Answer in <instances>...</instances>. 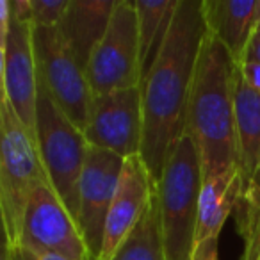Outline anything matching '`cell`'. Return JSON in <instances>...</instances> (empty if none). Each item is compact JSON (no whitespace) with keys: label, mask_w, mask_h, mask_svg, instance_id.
I'll return each mask as SVG.
<instances>
[{"label":"cell","mask_w":260,"mask_h":260,"mask_svg":"<svg viewBox=\"0 0 260 260\" xmlns=\"http://www.w3.org/2000/svg\"><path fill=\"white\" fill-rule=\"evenodd\" d=\"M202 184V160L192 139L185 134L170 152L162 177L155 185L168 260H191Z\"/></svg>","instance_id":"cell-3"},{"label":"cell","mask_w":260,"mask_h":260,"mask_svg":"<svg viewBox=\"0 0 260 260\" xmlns=\"http://www.w3.org/2000/svg\"><path fill=\"white\" fill-rule=\"evenodd\" d=\"M86 77L93 94L141 86L136 2L116 0L107 30L87 62Z\"/></svg>","instance_id":"cell-6"},{"label":"cell","mask_w":260,"mask_h":260,"mask_svg":"<svg viewBox=\"0 0 260 260\" xmlns=\"http://www.w3.org/2000/svg\"><path fill=\"white\" fill-rule=\"evenodd\" d=\"M178 2L180 0H155V2L138 0L136 2L143 79L148 75L162 50V45L170 34V27L177 13Z\"/></svg>","instance_id":"cell-17"},{"label":"cell","mask_w":260,"mask_h":260,"mask_svg":"<svg viewBox=\"0 0 260 260\" xmlns=\"http://www.w3.org/2000/svg\"><path fill=\"white\" fill-rule=\"evenodd\" d=\"M11 20H13L11 2L9 0H0V43L8 38Z\"/></svg>","instance_id":"cell-24"},{"label":"cell","mask_w":260,"mask_h":260,"mask_svg":"<svg viewBox=\"0 0 260 260\" xmlns=\"http://www.w3.org/2000/svg\"><path fill=\"white\" fill-rule=\"evenodd\" d=\"M16 244L36 251L57 253L70 260H91L79 224L50 182L34 191Z\"/></svg>","instance_id":"cell-9"},{"label":"cell","mask_w":260,"mask_h":260,"mask_svg":"<svg viewBox=\"0 0 260 260\" xmlns=\"http://www.w3.org/2000/svg\"><path fill=\"white\" fill-rule=\"evenodd\" d=\"M237 166L242 175V192L260 168V93H256L235 66L234 82Z\"/></svg>","instance_id":"cell-16"},{"label":"cell","mask_w":260,"mask_h":260,"mask_svg":"<svg viewBox=\"0 0 260 260\" xmlns=\"http://www.w3.org/2000/svg\"><path fill=\"white\" fill-rule=\"evenodd\" d=\"M207 30L241 64L260 20V0H203Z\"/></svg>","instance_id":"cell-13"},{"label":"cell","mask_w":260,"mask_h":260,"mask_svg":"<svg viewBox=\"0 0 260 260\" xmlns=\"http://www.w3.org/2000/svg\"><path fill=\"white\" fill-rule=\"evenodd\" d=\"M2 54V98L9 102L32 138L36 139L38 66L32 25L13 16L8 38L0 43Z\"/></svg>","instance_id":"cell-11"},{"label":"cell","mask_w":260,"mask_h":260,"mask_svg":"<svg viewBox=\"0 0 260 260\" xmlns=\"http://www.w3.org/2000/svg\"><path fill=\"white\" fill-rule=\"evenodd\" d=\"M32 41L38 80L57 107L84 132L93 100L86 70L79 64L57 27H32Z\"/></svg>","instance_id":"cell-7"},{"label":"cell","mask_w":260,"mask_h":260,"mask_svg":"<svg viewBox=\"0 0 260 260\" xmlns=\"http://www.w3.org/2000/svg\"><path fill=\"white\" fill-rule=\"evenodd\" d=\"M114 6L116 0H70L57 25L62 40L84 70L107 30Z\"/></svg>","instance_id":"cell-15"},{"label":"cell","mask_w":260,"mask_h":260,"mask_svg":"<svg viewBox=\"0 0 260 260\" xmlns=\"http://www.w3.org/2000/svg\"><path fill=\"white\" fill-rule=\"evenodd\" d=\"M242 72V77L246 79V82L256 91L260 93V62L256 61H242L239 64Z\"/></svg>","instance_id":"cell-23"},{"label":"cell","mask_w":260,"mask_h":260,"mask_svg":"<svg viewBox=\"0 0 260 260\" xmlns=\"http://www.w3.org/2000/svg\"><path fill=\"white\" fill-rule=\"evenodd\" d=\"M191 260H219V251H217V239H209L194 244Z\"/></svg>","instance_id":"cell-22"},{"label":"cell","mask_w":260,"mask_h":260,"mask_svg":"<svg viewBox=\"0 0 260 260\" xmlns=\"http://www.w3.org/2000/svg\"><path fill=\"white\" fill-rule=\"evenodd\" d=\"M143 93L141 86L93 94L84 136L89 146L116 155H141L143 146Z\"/></svg>","instance_id":"cell-8"},{"label":"cell","mask_w":260,"mask_h":260,"mask_svg":"<svg viewBox=\"0 0 260 260\" xmlns=\"http://www.w3.org/2000/svg\"><path fill=\"white\" fill-rule=\"evenodd\" d=\"M155 196V182L141 155L125 159L118 189L105 223L100 260H111L121 242L138 226Z\"/></svg>","instance_id":"cell-12"},{"label":"cell","mask_w":260,"mask_h":260,"mask_svg":"<svg viewBox=\"0 0 260 260\" xmlns=\"http://www.w3.org/2000/svg\"><path fill=\"white\" fill-rule=\"evenodd\" d=\"M2 260H70L57 253H45L25 248L22 244H6Z\"/></svg>","instance_id":"cell-21"},{"label":"cell","mask_w":260,"mask_h":260,"mask_svg":"<svg viewBox=\"0 0 260 260\" xmlns=\"http://www.w3.org/2000/svg\"><path fill=\"white\" fill-rule=\"evenodd\" d=\"M244 214L239 226L244 237V260H260V194H246L239 203Z\"/></svg>","instance_id":"cell-19"},{"label":"cell","mask_w":260,"mask_h":260,"mask_svg":"<svg viewBox=\"0 0 260 260\" xmlns=\"http://www.w3.org/2000/svg\"><path fill=\"white\" fill-rule=\"evenodd\" d=\"M207 32L203 0H180L162 50L141 82V159L155 185L170 152L185 136L192 80Z\"/></svg>","instance_id":"cell-1"},{"label":"cell","mask_w":260,"mask_h":260,"mask_svg":"<svg viewBox=\"0 0 260 260\" xmlns=\"http://www.w3.org/2000/svg\"><path fill=\"white\" fill-rule=\"evenodd\" d=\"M68 4L70 0H30L32 27H57Z\"/></svg>","instance_id":"cell-20"},{"label":"cell","mask_w":260,"mask_h":260,"mask_svg":"<svg viewBox=\"0 0 260 260\" xmlns=\"http://www.w3.org/2000/svg\"><path fill=\"white\" fill-rule=\"evenodd\" d=\"M125 159L107 150L87 146L79 191V228L91 260H100L109 209L118 189Z\"/></svg>","instance_id":"cell-10"},{"label":"cell","mask_w":260,"mask_h":260,"mask_svg":"<svg viewBox=\"0 0 260 260\" xmlns=\"http://www.w3.org/2000/svg\"><path fill=\"white\" fill-rule=\"evenodd\" d=\"M242 200V175L239 166H230L203 178L198 200L196 242L219 239L228 216Z\"/></svg>","instance_id":"cell-14"},{"label":"cell","mask_w":260,"mask_h":260,"mask_svg":"<svg viewBox=\"0 0 260 260\" xmlns=\"http://www.w3.org/2000/svg\"><path fill=\"white\" fill-rule=\"evenodd\" d=\"M242 61H256L260 62V25H256L255 32L251 36V41L248 45V50Z\"/></svg>","instance_id":"cell-25"},{"label":"cell","mask_w":260,"mask_h":260,"mask_svg":"<svg viewBox=\"0 0 260 260\" xmlns=\"http://www.w3.org/2000/svg\"><path fill=\"white\" fill-rule=\"evenodd\" d=\"M111 260H168L162 241L160 212L157 194L138 226L121 242Z\"/></svg>","instance_id":"cell-18"},{"label":"cell","mask_w":260,"mask_h":260,"mask_svg":"<svg viewBox=\"0 0 260 260\" xmlns=\"http://www.w3.org/2000/svg\"><path fill=\"white\" fill-rule=\"evenodd\" d=\"M0 210L6 244H16L27 205L34 191L48 182V177L36 139L4 98L0 102Z\"/></svg>","instance_id":"cell-4"},{"label":"cell","mask_w":260,"mask_h":260,"mask_svg":"<svg viewBox=\"0 0 260 260\" xmlns=\"http://www.w3.org/2000/svg\"><path fill=\"white\" fill-rule=\"evenodd\" d=\"M36 145L48 182L79 224L80 178L89 145L82 130L57 107L40 80H38Z\"/></svg>","instance_id":"cell-5"},{"label":"cell","mask_w":260,"mask_h":260,"mask_svg":"<svg viewBox=\"0 0 260 260\" xmlns=\"http://www.w3.org/2000/svg\"><path fill=\"white\" fill-rule=\"evenodd\" d=\"M258 25H260V20H258Z\"/></svg>","instance_id":"cell-26"},{"label":"cell","mask_w":260,"mask_h":260,"mask_svg":"<svg viewBox=\"0 0 260 260\" xmlns=\"http://www.w3.org/2000/svg\"><path fill=\"white\" fill-rule=\"evenodd\" d=\"M237 62L219 40L207 32L200 50L187 107L185 134L202 160L203 178L237 166L234 82Z\"/></svg>","instance_id":"cell-2"}]
</instances>
